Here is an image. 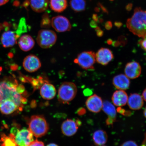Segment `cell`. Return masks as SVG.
<instances>
[{"instance_id":"cell-1","label":"cell","mask_w":146,"mask_h":146,"mask_svg":"<svg viewBox=\"0 0 146 146\" xmlns=\"http://www.w3.org/2000/svg\"><path fill=\"white\" fill-rule=\"evenodd\" d=\"M24 87L11 78L0 80V112L9 115L23 110L27 103Z\"/></svg>"},{"instance_id":"cell-2","label":"cell","mask_w":146,"mask_h":146,"mask_svg":"<svg viewBox=\"0 0 146 146\" xmlns=\"http://www.w3.org/2000/svg\"><path fill=\"white\" fill-rule=\"evenodd\" d=\"M127 28L135 35L144 38L146 36V11L139 8L135 9L133 16L128 19Z\"/></svg>"},{"instance_id":"cell-3","label":"cell","mask_w":146,"mask_h":146,"mask_svg":"<svg viewBox=\"0 0 146 146\" xmlns=\"http://www.w3.org/2000/svg\"><path fill=\"white\" fill-rule=\"evenodd\" d=\"M29 129L36 137L45 135L48 132L49 127L46 120L41 115H34L29 120Z\"/></svg>"},{"instance_id":"cell-4","label":"cell","mask_w":146,"mask_h":146,"mask_svg":"<svg viewBox=\"0 0 146 146\" xmlns=\"http://www.w3.org/2000/svg\"><path fill=\"white\" fill-rule=\"evenodd\" d=\"M77 92V88L74 83L64 82L61 84L58 90V98L63 103H68L75 97Z\"/></svg>"},{"instance_id":"cell-5","label":"cell","mask_w":146,"mask_h":146,"mask_svg":"<svg viewBox=\"0 0 146 146\" xmlns=\"http://www.w3.org/2000/svg\"><path fill=\"white\" fill-rule=\"evenodd\" d=\"M57 36L54 31L42 30L38 33L36 42L42 48L46 49L52 47L55 44Z\"/></svg>"},{"instance_id":"cell-6","label":"cell","mask_w":146,"mask_h":146,"mask_svg":"<svg viewBox=\"0 0 146 146\" xmlns=\"http://www.w3.org/2000/svg\"><path fill=\"white\" fill-rule=\"evenodd\" d=\"M11 133L14 135L18 146H28L34 141L33 135L28 129H23L19 130L13 127L11 130Z\"/></svg>"},{"instance_id":"cell-7","label":"cell","mask_w":146,"mask_h":146,"mask_svg":"<svg viewBox=\"0 0 146 146\" xmlns=\"http://www.w3.org/2000/svg\"><path fill=\"white\" fill-rule=\"evenodd\" d=\"M96 54L92 51H86L78 55L74 60V63L77 64L82 68L86 70H93L96 63Z\"/></svg>"},{"instance_id":"cell-8","label":"cell","mask_w":146,"mask_h":146,"mask_svg":"<svg viewBox=\"0 0 146 146\" xmlns=\"http://www.w3.org/2000/svg\"><path fill=\"white\" fill-rule=\"evenodd\" d=\"M51 25L53 28L58 32L68 31L72 28L68 19L62 16L53 17L51 21Z\"/></svg>"},{"instance_id":"cell-9","label":"cell","mask_w":146,"mask_h":146,"mask_svg":"<svg viewBox=\"0 0 146 146\" xmlns=\"http://www.w3.org/2000/svg\"><path fill=\"white\" fill-rule=\"evenodd\" d=\"M41 66L39 58L34 55L27 56L23 60V66L25 70L29 72H33L37 71Z\"/></svg>"},{"instance_id":"cell-10","label":"cell","mask_w":146,"mask_h":146,"mask_svg":"<svg viewBox=\"0 0 146 146\" xmlns=\"http://www.w3.org/2000/svg\"><path fill=\"white\" fill-rule=\"evenodd\" d=\"M103 100L100 97L94 94L88 98L86 104L88 109L91 112L98 113L102 109Z\"/></svg>"},{"instance_id":"cell-11","label":"cell","mask_w":146,"mask_h":146,"mask_svg":"<svg viewBox=\"0 0 146 146\" xmlns=\"http://www.w3.org/2000/svg\"><path fill=\"white\" fill-rule=\"evenodd\" d=\"M96 60L98 63L103 65H107L113 59V53L109 49L100 48L96 54Z\"/></svg>"},{"instance_id":"cell-12","label":"cell","mask_w":146,"mask_h":146,"mask_svg":"<svg viewBox=\"0 0 146 146\" xmlns=\"http://www.w3.org/2000/svg\"><path fill=\"white\" fill-rule=\"evenodd\" d=\"M141 68L140 64L135 61L129 62L126 65L125 72L126 76L130 79L138 78L141 74Z\"/></svg>"},{"instance_id":"cell-13","label":"cell","mask_w":146,"mask_h":146,"mask_svg":"<svg viewBox=\"0 0 146 146\" xmlns=\"http://www.w3.org/2000/svg\"><path fill=\"white\" fill-rule=\"evenodd\" d=\"M80 124L78 121L71 119H67L64 121L61 125V130L65 136H71L77 132Z\"/></svg>"},{"instance_id":"cell-14","label":"cell","mask_w":146,"mask_h":146,"mask_svg":"<svg viewBox=\"0 0 146 146\" xmlns=\"http://www.w3.org/2000/svg\"><path fill=\"white\" fill-rule=\"evenodd\" d=\"M102 109L108 116L106 120L107 125H113L116 121V110L114 106L110 102L106 100L103 103Z\"/></svg>"},{"instance_id":"cell-15","label":"cell","mask_w":146,"mask_h":146,"mask_svg":"<svg viewBox=\"0 0 146 146\" xmlns=\"http://www.w3.org/2000/svg\"><path fill=\"white\" fill-rule=\"evenodd\" d=\"M113 84L116 88L124 91L129 88L130 82L125 75L120 74L114 76L113 80Z\"/></svg>"},{"instance_id":"cell-16","label":"cell","mask_w":146,"mask_h":146,"mask_svg":"<svg viewBox=\"0 0 146 146\" xmlns=\"http://www.w3.org/2000/svg\"><path fill=\"white\" fill-rule=\"evenodd\" d=\"M40 94L43 99L51 100L56 95V89L53 85L46 82L41 86L40 89Z\"/></svg>"},{"instance_id":"cell-17","label":"cell","mask_w":146,"mask_h":146,"mask_svg":"<svg viewBox=\"0 0 146 146\" xmlns=\"http://www.w3.org/2000/svg\"><path fill=\"white\" fill-rule=\"evenodd\" d=\"M17 35L12 31H7L3 33L1 38V41L3 46L5 48L13 46L16 43Z\"/></svg>"},{"instance_id":"cell-18","label":"cell","mask_w":146,"mask_h":146,"mask_svg":"<svg viewBox=\"0 0 146 146\" xmlns=\"http://www.w3.org/2000/svg\"><path fill=\"white\" fill-rule=\"evenodd\" d=\"M127 104L129 108L133 110L141 109L144 104L142 97L137 94H131L127 100Z\"/></svg>"},{"instance_id":"cell-19","label":"cell","mask_w":146,"mask_h":146,"mask_svg":"<svg viewBox=\"0 0 146 146\" xmlns=\"http://www.w3.org/2000/svg\"><path fill=\"white\" fill-rule=\"evenodd\" d=\"M128 96L125 91L117 90L113 94L112 100L114 105L118 107L123 106L127 103Z\"/></svg>"},{"instance_id":"cell-20","label":"cell","mask_w":146,"mask_h":146,"mask_svg":"<svg viewBox=\"0 0 146 146\" xmlns=\"http://www.w3.org/2000/svg\"><path fill=\"white\" fill-rule=\"evenodd\" d=\"M35 41L33 38L29 35H23L19 38L18 45L20 48L24 52H28L34 46Z\"/></svg>"},{"instance_id":"cell-21","label":"cell","mask_w":146,"mask_h":146,"mask_svg":"<svg viewBox=\"0 0 146 146\" xmlns=\"http://www.w3.org/2000/svg\"><path fill=\"white\" fill-rule=\"evenodd\" d=\"M50 0H29V4L32 10L36 12L45 11L48 8Z\"/></svg>"},{"instance_id":"cell-22","label":"cell","mask_w":146,"mask_h":146,"mask_svg":"<svg viewBox=\"0 0 146 146\" xmlns=\"http://www.w3.org/2000/svg\"><path fill=\"white\" fill-rule=\"evenodd\" d=\"M108 135L105 131L99 129L97 130L94 133L93 139L95 145L97 146L104 145L108 141Z\"/></svg>"},{"instance_id":"cell-23","label":"cell","mask_w":146,"mask_h":146,"mask_svg":"<svg viewBox=\"0 0 146 146\" xmlns=\"http://www.w3.org/2000/svg\"><path fill=\"white\" fill-rule=\"evenodd\" d=\"M51 8L54 11L61 12L66 8L67 6V0H50Z\"/></svg>"},{"instance_id":"cell-24","label":"cell","mask_w":146,"mask_h":146,"mask_svg":"<svg viewBox=\"0 0 146 146\" xmlns=\"http://www.w3.org/2000/svg\"><path fill=\"white\" fill-rule=\"evenodd\" d=\"M70 5L73 10L77 12L84 10L86 5L85 0H71Z\"/></svg>"},{"instance_id":"cell-25","label":"cell","mask_w":146,"mask_h":146,"mask_svg":"<svg viewBox=\"0 0 146 146\" xmlns=\"http://www.w3.org/2000/svg\"><path fill=\"white\" fill-rule=\"evenodd\" d=\"M1 146H18L15 140L14 136L11 133L9 136L3 134L1 137Z\"/></svg>"},{"instance_id":"cell-26","label":"cell","mask_w":146,"mask_h":146,"mask_svg":"<svg viewBox=\"0 0 146 146\" xmlns=\"http://www.w3.org/2000/svg\"><path fill=\"white\" fill-rule=\"evenodd\" d=\"M138 43L141 48L146 52V38H143V39L140 40Z\"/></svg>"},{"instance_id":"cell-27","label":"cell","mask_w":146,"mask_h":146,"mask_svg":"<svg viewBox=\"0 0 146 146\" xmlns=\"http://www.w3.org/2000/svg\"><path fill=\"white\" fill-rule=\"evenodd\" d=\"M120 146H138L135 142L132 140H129L124 142Z\"/></svg>"},{"instance_id":"cell-28","label":"cell","mask_w":146,"mask_h":146,"mask_svg":"<svg viewBox=\"0 0 146 146\" xmlns=\"http://www.w3.org/2000/svg\"><path fill=\"white\" fill-rule=\"evenodd\" d=\"M42 23V25H45L46 24H50V21L48 15L47 14L44 15Z\"/></svg>"},{"instance_id":"cell-29","label":"cell","mask_w":146,"mask_h":146,"mask_svg":"<svg viewBox=\"0 0 146 146\" xmlns=\"http://www.w3.org/2000/svg\"><path fill=\"white\" fill-rule=\"evenodd\" d=\"M28 146H44V145L43 142L36 140L32 142Z\"/></svg>"},{"instance_id":"cell-30","label":"cell","mask_w":146,"mask_h":146,"mask_svg":"<svg viewBox=\"0 0 146 146\" xmlns=\"http://www.w3.org/2000/svg\"><path fill=\"white\" fill-rule=\"evenodd\" d=\"M105 27L107 30H110L112 27V24L111 22L107 21L105 24Z\"/></svg>"},{"instance_id":"cell-31","label":"cell","mask_w":146,"mask_h":146,"mask_svg":"<svg viewBox=\"0 0 146 146\" xmlns=\"http://www.w3.org/2000/svg\"><path fill=\"white\" fill-rule=\"evenodd\" d=\"M96 31L97 34L98 36H101L103 35V32L100 27H96Z\"/></svg>"},{"instance_id":"cell-32","label":"cell","mask_w":146,"mask_h":146,"mask_svg":"<svg viewBox=\"0 0 146 146\" xmlns=\"http://www.w3.org/2000/svg\"><path fill=\"white\" fill-rule=\"evenodd\" d=\"M98 6H99L100 8L101 9L102 11L104 12L105 13H107V14L108 13V11L107 10L106 8H105L103 6V5H102L101 3H98Z\"/></svg>"},{"instance_id":"cell-33","label":"cell","mask_w":146,"mask_h":146,"mask_svg":"<svg viewBox=\"0 0 146 146\" xmlns=\"http://www.w3.org/2000/svg\"><path fill=\"white\" fill-rule=\"evenodd\" d=\"M132 7L133 4L132 3H129L127 5L126 7V9L127 11H130L132 10Z\"/></svg>"},{"instance_id":"cell-34","label":"cell","mask_w":146,"mask_h":146,"mask_svg":"<svg viewBox=\"0 0 146 146\" xmlns=\"http://www.w3.org/2000/svg\"><path fill=\"white\" fill-rule=\"evenodd\" d=\"M9 0H0V6L8 3Z\"/></svg>"},{"instance_id":"cell-35","label":"cell","mask_w":146,"mask_h":146,"mask_svg":"<svg viewBox=\"0 0 146 146\" xmlns=\"http://www.w3.org/2000/svg\"><path fill=\"white\" fill-rule=\"evenodd\" d=\"M142 97L143 99L146 102V88L142 93Z\"/></svg>"},{"instance_id":"cell-36","label":"cell","mask_w":146,"mask_h":146,"mask_svg":"<svg viewBox=\"0 0 146 146\" xmlns=\"http://www.w3.org/2000/svg\"><path fill=\"white\" fill-rule=\"evenodd\" d=\"M90 25L92 27H96L97 26V25L96 21H91Z\"/></svg>"},{"instance_id":"cell-37","label":"cell","mask_w":146,"mask_h":146,"mask_svg":"<svg viewBox=\"0 0 146 146\" xmlns=\"http://www.w3.org/2000/svg\"><path fill=\"white\" fill-rule=\"evenodd\" d=\"M115 25L116 27H120L122 25V23H121L119 22H116L115 23Z\"/></svg>"},{"instance_id":"cell-38","label":"cell","mask_w":146,"mask_h":146,"mask_svg":"<svg viewBox=\"0 0 146 146\" xmlns=\"http://www.w3.org/2000/svg\"><path fill=\"white\" fill-rule=\"evenodd\" d=\"M92 18L94 21L97 22L98 21V17L96 14H94L93 15Z\"/></svg>"},{"instance_id":"cell-39","label":"cell","mask_w":146,"mask_h":146,"mask_svg":"<svg viewBox=\"0 0 146 146\" xmlns=\"http://www.w3.org/2000/svg\"><path fill=\"white\" fill-rule=\"evenodd\" d=\"M47 146H58L55 143H50Z\"/></svg>"},{"instance_id":"cell-40","label":"cell","mask_w":146,"mask_h":146,"mask_svg":"<svg viewBox=\"0 0 146 146\" xmlns=\"http://www.w3.org/2000/svg\"><path fill=\"white\" fill-rule=\"evenodd\" d=\"M144 115L146 118V107L145 108V110H144L143 112Z\"/></svg>"},{"instance_id":"cell-41","label":"cell","mask_w":146,"mask_h":146,"mask_svg":"<svg viewBox=\"0 0 146 146\" xmlns=\"http://www.w3.org/2000/svg\"><path fill=\"white\" fill-rule=\"evenodd\" d=\"M112 42V41H111V40H109L108 41H107V43L108 44H111Z\"/></svg>"},{"instance_id":"cell-42","label":"cell","mask_w":146,"mask_h":146,"mask_svg":"<svg viewBox=\"0 0 146 146\" xmlns=\"http://www.w3.org/2000/svg\"><path fill=\"white\" fill-rule=\"evenodd\" d=\"M95 10L96 11V12H99L100 11V9L98 8H96Z\"/></svg>"},{"instance_id":"cell-43","label":"cell","mask_w":146,"mask_h":146,"mask_svg":"<svg viewBox=\"0 0 146 146\" xmlns=\"http://www.w3.org/2000/svg\"><path fill=\"white\" fill-rule=\"evenodd\" d=\"M2 70V68L1 67H0V74H1Z\"/></svg>"},{"instance_id":"cell-44","label":"cell","mask_w":146,"mask_h":146,"mask_svg":"<svg viewBox=\"0 0 146 146\" xmlns=\"http://www.w3.org/2000/svg\"><path fill=\"white\" fill-rule=\"evenodd\" d=\"M110 1H113L114 0H110Z\"/></svg>"},{"instance_id":"cell-45","label":"cell","mask_w":146,"mask_h":146,"mask_svg":"<svg viewBox=\"0 0 146 146\" xmlns=\"http://www.w3.org/2000/svg\"><path fill=\"white\" fill-rule=\"evenodd\" d=\"M104 146V145H102V146Z\"/></svg>"}]
</instances>
